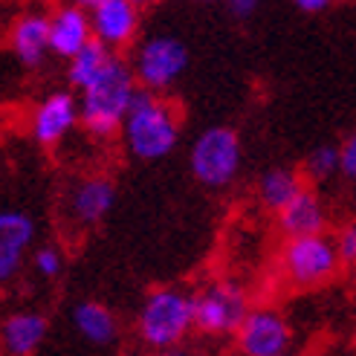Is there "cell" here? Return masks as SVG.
Here are the masks:
<instances>
[{"label":"cell","mask_w":356,"mask_h":356,"mask_svg":"<svg viewBox=\"0 0 356 356\" xmlns=\"http://www.w3.org/2000/svg\"><path fill=\"white\" fill-rule=\"evenodd\" d=\"M243 165L241 134L229 124H215L197 134L188 148V171L203 188L220 191L229 188Z\"/></svg>","instance_id":"cell-4"},{"label":"cell","mask_w":356,"mask_h":356,"mask_svg":"<svg viewBox=\"0 0 356 356\" xmlns=\"http://www.w3.org/2000/svg\"><path fill=\"white\" fill-rule=\"evenodd\" d=\"M93 41L90 12L76 3H58L49 12V49L56 58H76L79 52Z\"/></svg>","instance_id":"cell-13"},{"label":"cell","mask_w":356,"mask_h":356,"mask_svg":"<svg viewBox=\"0 0 356 356\" xmlns=\"http://www.w3.org/2000/svg\"><path fill=\"white\" fill-rule=\"evenodd\" d=\"M93 41L104 44L111 52L128 49L142 26V9H136L131 0H104L96 9H90Z\"/></svg>","instance_id":"cell-12"},{"label":"cell","mask_w":356,"mask_h":356,"mask_svg":"<svg viewBox=\"0 0 356 356\" xmlns=\"http://www.w3.org/2000/svg\"><path fill=\"white\" fill-rule=\"evenodd\" d=\"M313 356H342V353H336V350H318V353H313Z\"/></svg>","instance_id":"cell-29"},{"label":"cell","mask_w":356,"mask_h":356,"mask_svg":"<svg viewBox=\"0 0 356 356\" xmlns=\"http://www.w3.org/2000/svg\"><path fill=\"white\" fill-rule=\"evenodd\" d=\"M76 124H81L79 99L70 90H52L32 108L29 136L38 148H58Z\"/></svg>","instance_id":"cell-10"},{"label":"cell","mask_w":356,"mask_h":356,"mask_svg":"<svg viewBox=\"0 0 356 356\" xmlns=\"http://www.w3.org/2000/svg\"><path fill=\"white\" fill-rule=\"evenodd\" d=\"M293 345V327L278 307H252L235 333L241 356H284Z\"/></svg>","instance_id":"cell-8"},{"label":"cell","mask_w":356,"mask_h":356,"mask_svg":"<svg viewBox=\"0 0 356 356\" xmlns=\"http://www.w3.org/2000/svg\"><path fill=\"white\" fill-rule=\"evenodd\" d=\"M194 330V293L183 287H154L136 310L134 333L154 353L180 348Z\"/></svg>","instance_id":"cell-3"},{"label":"cell","mask_w":356,"mask_h":356,"mask_svg":"<svg viewBox=\"0 0 356 356\" xmlns=\"http://www.w3.org/2000/svg\"><path fill=\"white\" fill-rule=\"evenodd\" d=\"M32 270H35V275L44 278V281H56L64 273V252L58 246H52V243L38 246L32 252Z\"/></svg>","instance_id":"cell-21"},{"label":"cell","mask_w":356,"mask_h":356,"mask_svg":"<svg viewBox=\"0 0 356 356\" xmlns=\"http://www.w3.org/2000/svg\"><path fill=\"white\" fill-rule=\"evenodd\" d=\"M49 322L38 310H15L0 325V350L3 356H35L47 342Z\"/></svg>","instance_id":"cell-16"},{"label":"cell","mask_w":356,"mask_h":356,"mask_svg":"<svg viewBox=\"0 0 356 356\" xmlns=\"http://www.w3.org/2000/svg\"><path fill=\"white\" fill-rule=\"evenodd\" d=\"M139 90L142 87L134 76L131 61L113 52L108 67L79 93L81 128L99 142L113 139L116 134H122V124L128 119Z\"/></svg>","instance_id":"cell-1"},{"label":"cell","mask_w":356,"mask_h":356,"mask_svg":"<svg viewBox=\"0 0 356 356\" xmlns=\"http://www.w3.org/2000/svg\"><path fill=\"white\" fill-rule=\"evenodd\" d=\"M70 3H76V6H81V9L90 12V9H96L99 3H104V0H70Z\"/></svg>","instance_id":"cell-27"},{"label":"cell","mask_w":356,"mask_h":356,"mask_svg":"<svg viewBox=\"0 0 356 356\" xmlns=\"http://www.w3.org/2000/svg\"><path fill=\"white\" fill-rule=\"evenodd\" d=\"M342 270L336 243L330 235H310V238H287L278 249V273L281 278L298 290L322 287Z\"/></svg>","instance_id":"cell-5"},{"label":"cell","mask_w":356,"mask_h":356,"mask_svg":"<svg viewBox=\"0 0 356 356\" xmlns=\"http://www.w3.org/2000/svg\"><path fill=\"white\" fill-rule=\"evenodd\" d=\"M6 44L12 58L24 70H38L49 56V12L41 9H24L21 15L12 17Z\"/></svg>","instance_id":"cell-11"},{"label":"cell","mask_w":356,"mask_h":356,"mask_svg":"<svg viewBox=\"0 0 356 356\" xmlns=\"http://www.w3.org/2000/svg\"><path fill=\"white\" fill-rule=\"evenodd\" d=\"M131 3L136 6V9H151V6H156L159 0H131Z\"/></svg>","instance_id":"cell-28"},{"label":"cell","mask_w":356,"mask_h":356,"mask_svg":"<svg viewBox=\"0 0 356 356\" xmlns=\"http://www.w3.org/2000/svg\"><path fill=\"white\" fill-rule=\"evenodd\" d=\"M223 3H226V15L232 17L235 24L252 21V17L258 15V9H261V0H223Z\"/></svg>","instance_id":"cell-24"},{"label":"cell","mask_w":356,"mask_h":356,"mask_svg":"<svg viewBox=\"0 0 356 356\" xmlns=\"http://www.w3.org/2000/svg\"><path fill=\"white\" fill-rule=\"evenodd\" d=\"M339 154H342V177L356 186V128L339 142Z\"/></svg>","instance_id":"cell-23"},{"label":"cell","mask_w":356,"mask_h":356,"mask_svg":"<svg viewBox=\"0 0 356 356\" xmlns=\"http://www.w3.org/2000/svg\"><path fill=\"white\" fill-rule=\"evenodd\" d=\"M73 327L90 345H111L119 336L116 313L102 301H79L73 307Z\"/></svg>","instance_id":"cell-17"},{"label":"cell","mask_w":356,"mask_h":356,"mask_svg":"<svg viewBox=\"0 0 356 356\" xmlns=\"http://www.w3.org/2000/svg\"><path fill=\"white\" fill-rule=\"evenodd\" d=\"M301 174H305L307 180H313V183H327V180H333L336 174H342L339 145H333V142H322V145H316L305 156V163H301Z\"/></svg>","instance_id":"cell-20"},{"label":"cell","mask_w":356,"mask_h":356,"mask_svg":"<svg viewBox=\"0 0 356 356\" xmlns=\"http://www.w3.org/2000/svg\"><path fill=\"white\" fill-rule=\"evenodd\" d=\"M188 61V47L177 35H148L134 49L131 67L142 90L163 96L186 76Z\"/></svg>","instance_id":"cell-7"},{"label":"cell","mask_w":356,"mask_h":356,"mask_svg":"<svg viewBox=\"0 0 356 356\" xmlns=\"http://www.w3.org/2000/svg\"><path fill=\"white\" fill-rule=\"evenodd\" d=\"M305 188V177H301L296 168H287V165H273L266 168L261 177H258V186H255V194H258V203L270 211H278L287 206L296 194Z\"/></svg>","instance_id":"cell-18"},{"label":"cell","mask_w":356,"mask_h":356,"mask_svg":"<svg viewBox=\"0 0 356 356\" xmlns=\"http://www.w3.org/2000/svg\"><path fill=\"white\" fill-rule=\"evenodd\" d=\"M35 220L21 209L0 211V281L9 284L26 264V249L35 241Z\"/></svg>","instance_id":"cell-14"},{"label":"cell","mask_w":356,"mask_h":356,"mask_svg":"<svg viewBox=\"0 0 356 356\" xmlns=\"http://www.w3.org/2000/svg\"><path fill=\"white\" fill-rule=\"evenodd\" d=\"M183 134V122L177 108L159 93L139 90L134 108L122 124V142L139 163H159L177 151Z\"/></svg>","instance_id":"cell-2"},{"label":"cell","mask_w":356,"mask_h":356,"mask_svg":"<svg viewBox=\"0 0 356 356\" xmlns=\"http://www.w3.org/2000/svg\"><path fill=\"white\" fill-rule=\"evenodd\" d=\"M278 229L284 238H310L325 235L327 226V206L313 186H305L296 197L278 211Z\"/></svg>","instance_id":"cell-15"},{"label":"cell","mask_w":356,"mask_h":356,"mask_svg":"<svg viewBox=\"0 0 356 356\" xmlns=\"http://www.w3.org/2000/svg\"><path fill=\"white\" fill-rule=\"evenodd\" d=\"M154 356H194L191 350H186L183 345L180 348H171V350H163V353H154Z\"/></svg>","instance_id":"cell-26"},{"label":"cell","mask_w":356,"mask_h":356,"mask_svg":"<svg viewBox=\"0 0 356 356\" xmlns=\"http://www.w3.org/2000/svg\"><path fill=\"white\" fill-rule=\"evenodd\" d=\"M249 310L252 305H249V296L238 281H209L194 293V330L200 336H209V339H223V336L235 339Z\"/></svg>","instance_id":"cell-6"},{"label":"cell","mask_w":356,"mask_h":356,"mask_svg":"<svg viewBox=\"0 0 356 356\" xmlns=\"http://www.w3.org/2000/svg\"><path fill=\"white\" fill-rule=\"evenodd\" d=\"M333 243H336V255H339L342 270L356 273V218L336 229Z\"/></svg>","instance_id":"cell-22"},{"label":"cell","mask_w":356,"mask_h":356,"mask_svg":"<svg viewBox=\"0 0 356 356\" xmlns=\"http://www.w3.org/2000/svg\"><path fill=\"white\" fill-rule=\"evenodd\" d=\"M111 56H113V52L104 47V44L90 41V44H87V47L79 52L76 58H70V61H67V81H70V87L81 93L84 87L90 84L104 67H108Z\"/></svg>","instance_id":"cell-19"},{"label":"cell","mask_w":356,"mask_h":356,"mask_svg":"<svg viewBox=\"0 0 356 356\" xmlns=\"http://www.w3.org/2000/svg\"><path fill=\"white\" fill-rule=\"evenodd\" d=\"M188 3H203L206 6V3H218V0H188Z\"/></svg>","instance_id":"cell-31"},{"label":"cell","mask_w":356,"mask_h":356,"mask_svg":"<svg viewBox=\"0 0 356 356\" xmlns=\"http://www.w3.org/2000/svg\"><path fill=\"white\" fill-rule=\"evenodd\" d=\"M116 203V186L111 177L104 174H90L81 177L64 194V220L87 232V229L102 226V220L111 215V209Z\"/></svg>","instance_id":"cell-9"},{"label":"cell","mask_w":356,"mask_h":356,"mask_svg":"<svg viewBox=\"0 0 356 356\" xmlns=\"http://www.w3.org/2000/svg\"><path fill=\"white\" fill-rule=\"evenodd\" d=\"M290 3L301 12V15H322V12H327L336 0H290Z\"/></svg>","instance_id":"cell-25"},{"label":"cell","mask_w":356,"mask_h":356,"mask_svg":"<svg viewBox=\"0 0 356 356\" xmlns=\"http://www.w3.org/2000/svg\"><path fill=\"white\" fill-rule=\"evenodd\" d=\"M284 356H290V353H284Z\"/></svg>","instance_id":"cell-32"},{"label":"cell","mask_w":356,"mask_h":356,"mask_svg":"<svg viewBox=\"0 0 356 356\" xmlns=\"http://www.w3.org/2000/svg\"><path fill=\"white\" fill-rule=\"evenodd\" d=\"M350 209H353V215H356V186H353V194H350Z\"/></svg>","instance_id":"cell-30"}]
</instances>
